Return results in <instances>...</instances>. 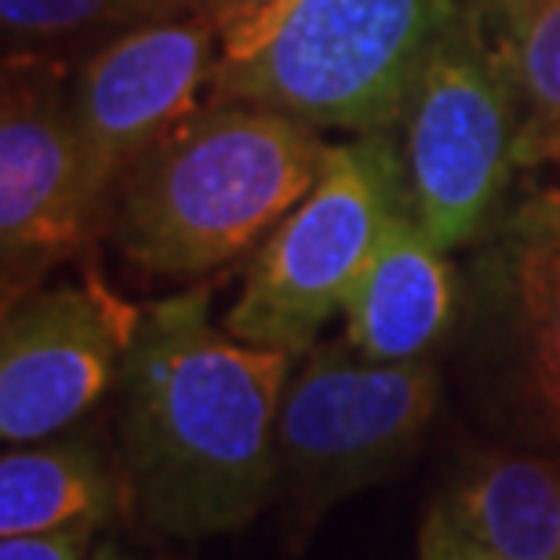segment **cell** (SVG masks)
<instances>
[{
    "label": "cell",
    "mask_w": 560,
    "mask_h": 560,
    "mask_svg": "<svg viewBox=\"0 0 560 560\" xmlns=\"http://www.w3.org/2000/svg\"><path fill=\"white\" fill-rule=\"evenodd\" d=\"M291 353L211 324V291L150 302L117 383L128 499L175 539L237 532L280 480L277 411Z\"/></svg>",
    "instance_id": "6da1fadb"
},
{
    "label": "cell",
    "mask_w": 560,
    "mask_h": 560,
    "mask_svg": "<svg viewBox=\"0 0 560 560\" xmlns=\"http://www.w3.org/2000/svg\"><path fill=\"white\" fill-rule=\"evenodd\" d=\"M320 128L255 103H205L120 178L109 230L136 270L197 280L270 237L317 186Z\"/></svg>",
    "instance_id": "7a4b0ae2"
},
{
    "label": "cell",
    "mask_w": 560,
    "mask_h": 560,
    "mask_svg": "<svg viewBox=\"0 0 560 560\" xmlns=\"http://www.w3.org/2000/svg\"><path fill=\"white\" fill-rule=\"evenodd\" d=\"M463 0H295L259 51L215 62L208 103H255L357 136L405 120Z\"/></svg>",
    "instance_id": "3957f363"
},
{
    "label": "cell",
    "mask_w": 560,
    "mask_h": 560,
    "mask_svg": "<svg viewBox=\"0 0 560 560\" xmlns=\"http://www.w3.org/2000/svg\"><path fill=\"white\" fill-rule=\"evenodd\" d=\"M411 205L405 150L386 131L331 145L317 186L277 222L226 313L233 339L306 353L372 259L386 222Z\"/></svg>",
    "instance_id": "277c9868"
},
{
    "label": "cell",
    "mask_w": 560,
    "mask_h": 560,
    "mask_svg": "<svg viewBox=\"0 0 560 560\" xmlns=\"http://www.w3.org/2000/svg\"><path fill=\"white\" fill-rule=\"evenodd\" d=\"M510 59L485 44V19L463 8L425 62L405 114L411 208L444 252L485 233L517 167Z\"/></svg>",
    "instance_id": "5b68a950"
},
{
    "label": "cell",
    "mask_w": 560,
    "mask_h": 560,
    "mask_svg": "<svg viewBox=\"0 0 560 560\" xmlns=\"http://www.w3.org/2000/svg\"><path fill=\"white\" fill-rule=\"evenodd\" d=\"M441 400L422 361H368L350 342L306 350L277 411V466L302 510L339 502L416 452Z\"/></svg>",
    "instance_id": "8992f818"
},
{
    "label": "cell",
    "mask_w": 560,
    "mask_h": 560,
    "mask_svg": "<svg viewBox=\"0 0 560 560\" xmlns=\"http://www.w3.org/2000/svg\"><path fill=\"white\" fill-rule=\"evenodd\" d=\"M66 66L44 51H8L0 98V252L4 299L81 255L106 215L84 183ZM4 302V306H8Z\"/></svg>",
    "instance_id": "52a82bcc"
},
{
    "label": "cell",
    "mask_w": 560,
    "mask_h": 560,
    "mask_svg": "<svg viewBox=\"0 0 560 560\" xmlns=\"http://www.w3.org/2000/svg\"><path fill=\"white\" fill-rule=\"evenodd\" d=\"M142 310L95 270L4 306L0 436L37 444L62 433L120 383Z\"/></svg>",
    "instance_id": "ba28073f"
},
{
    "label": "cell",
    "mask_w": 560,
    "mask_h": 560,
    "mask_svg": "<svg viewBox=\"0 0 560 560\" xmlns=\"http://www.w3.org/2000/svg\"><path fill=\"white\" fill-rule=\"evenodd\" d=\"M215 40V26L200 11H186L106 37L77 70L70 117L88 194L106 219L120 178L208 92L219 62Z\"/></svg>",
    "instance_id": "9c48e42d"
},
{
    "label": "cell",
    "mask_w": 560,
    "mask_h": 560,
    "mask_svg": "<svg viewBox=\"0 0 560 560\" xmlns=\"http://www.w3.org/2000/svg\"><path fill=\"white\" fill-rule=\"evenodd\" d=\"M455 306V270L405 205L346 295V342L368 361H422L452 331Z\"/></svg>",
    "instance_id": "30bf717a"
},
{
    "label": "cell",
    "mask_w": 560,
    "mask_h": 560,
    "mask_svg": "<svg viewBox=\"0 0 560 560\" xmlns=\"http://www.w3.org/2000/svg\"><path fill=\"white\" fill-rule=\"evenodd\" d=\"M488 266L517 328L539 416L560 433V189L528 194L499 219Z\"/></svg>",
    "instance_id": "8fae6325"
},
{
    "label": "cell",
    "mask_w": 560,
    "mask_h": 560,
    "mask_svg": "<svg viewBox=\"0 0 560 560\" xmlns=\"http://www.w3.org/2000/svg\"><path fill=\"white\" fill-rule=\"evenodd\" d=\"M128 485L92 436L15 444L0 458V535L103 528Z\"/></svg>",
    "instance_id": "7c38bea8"
},
{
    "label": "cell",
    "mask_w": 560,
    "mask_h": 560,
    "mask_svg": "<svg viewBox=\"0 0 560 560\" xmlns=\"http://www.w3.org/2000/svg\"><path fill=\"white\" fill-rule=\"evenodd\" d=\"M441 513L506 560H560V463L524 455L485 458Z\"/></svg>",
    "instance_id": "4fadbf2b"
},
{
    "label": "cell",
    "mask_w": 560,
    "mask_h": 560,
    "mask_svg": "<svg viewBox=\"0 0 560 560\" xmlns=\"http://www.w3.org/2000/svg\"><path fill=\"white\" fill-rule=\"evenodd\" d=\"M194 11V0H0L8 51H44L77 37H117L125 30Z\"/></svg>",
    "instance_id": "5bb4252c"
},
{
    "label": "cell",
    "mask_w": 560,
    "mask_h": 560,
    "mask_svg": "<svg viewBox=\"0 0 560 560\" xmlns=\"http://www.w3.org/2000/svg\"><path fill=\"white\" fill-rule=\"evenodd\" d=\"M510 70L524 98L517 167L560 164V4L532 22L510 51Z\"/></svg>",
    "instance_id": "9a60e30c"
},
{
    "label": "cell",
    "mask_w": 560,
    "mask_h": 560,
    "mask_svg": "<svg viewBox=\"0 0 560 560\" xmlns=\"http://www.w3.org/2000/svg\"><path fill=\"white\" fill-rule=\"evenodd\" d=\"M291 4L295 0H194V11H200L219 33V62H241L259 51V44L277 30Z\"/></svg>",
    "instance_id": "2e32d148"
},
{
    "label": "cell",
    "mask_w": 560,
    "mask_h": 560,
    "mask_svg": "<svg viewBox=\"0 0 560 560\" xmlns=\"http://www.w3.org/2000/svg\"><path fill=\"white\" fill-rule=\"evenodd\" d=\"M98 528H66L37 535H8L0 560H92V539Z\"/></svg>",
    "instance_id": "e0dca14e"
},
{
    "label": "cell",
    "mask_w": 560,
    "mask_h": 560,
    "mask_svg": "<svg viewBox=\"0 0 560 560\" xmlns=\"http://www.w3.org/2000/svg\"><path fill=\"white\" fill-rule=\"evenodd\" d=\"M419 560H506V557H499L495 550H488V546L474 542L466 532H458L441 510H433L419 535Z\"/></svg>",
    "instance_id": "ac0fdd59"
},
{
    "label": "cell",
    "mask_w": 560,
    "mask_h": 560,
    "mask_svg": "<svg viewBox=\"0 0 560 560\" xmlns=\"http://www.w3.org/2000/svg\"><path fill=\"white\" fill-rule=\"evenodd\" d=\"M553 4H560V0H491V8L485 11V15H491L499 22L502 40H506V48L513 51L517 48V40L532 30V22L539 15H546Z\"/></svg>",
    "instance_id": "d6986e66"
},
{
    "label": "cell",
    "mask_w": 560,
    "mask_h": 560,
    "mask_svg": "<svg viewBox=\"0 0 560 560\" xmlns=\"http://www.w3.org/2000/svg\"><path fill=\"white\" fill-rule=\"evenodd\" d=\"M92 560H131L125 550H120V546L117 542H103V546H98V550L92 553Z\"/></svg>",
    "instance_id": "ffe728a7"
},
{
    "label": "cell",
    "mask_w": 560,
    "mask_h": 560,
    "mask_svg": "<svg viewBox=\"0 0 560 560\" xmlns=\"http://www.w3.org/2000/svg\"><path fill=\"white\" fill-rule=\"evenodd\" d=\"M463 8L477 11V15H485V11L491 8V0H463Z\"/></svg>",
    "instance_id": "44dd1931"
}]
</instances>
